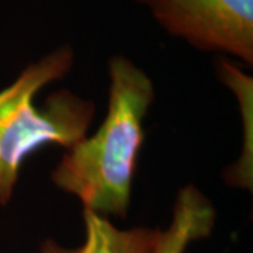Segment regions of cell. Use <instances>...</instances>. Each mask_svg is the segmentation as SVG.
Wrapping results in <instances>:
<instances>
[{"mask_svg":"<svg viewBox=\"0 0 253 253\" xmlns=\"http://www.w3.org/2000/svg\"><path fill=\"white\" fill-rule=\"evenodd\" d=\"M109 73L107 117L96 134L63 155L52 172V181L75 194L86 210L126 218L145 141L142 123L154 101V84L126 56L110 58Z\"/></svg>","mask_w":253,"mask_h":253,"instance_id":"obj_1","label":"cell"},{"mask_svg":"<svg viewBox=\"0 0 253 253\" xmlns=\"http://www.w3.org/2000/svg\"><path fill=\"white\" fill-rule=\"evenodd\" d=\"M69 45L59 46L28 65L16 82L0 91V206L13 196L18 173L30 155L46 145L68 151L86 138L94 104L69 90H59L37 107L36 94L62 79L73 65Z\"/></svg>","mask_w":253,"mask_h":253,"instance_id":"obj_2","label":"cell"},{"mask_svg":"<svg viewBox=\"0 0 253 253\" xmlns=\"http://www.w3.org/2000/svg\"><path fill=\"white\" fill-rule=\"evenodd\" d=\"M86 239L76 249H65L46 239L40 253H156L162 231L149 228L118 229L109 218L83 208Z\"/></svg>","mask_w":253,"mask_h":253,"instance_id":"obj_4","label":"cell"},{"mask_svg":"<svg viewBox=\"0 0 253 253\" xmlns=\"http://www.w3.org/2000/svg\"><path fill=\"white\" fill-rule=\"evenodd\" d=\"M215 211L199 190L187 186L179 191L172 224L161 234L156 253H184L193 241L210 235Z\"/></svg>","mask_w":253,"mask_h":253,"instance_id":"obj_5","label":"cell"},{"mask_svg":"<svg viewBox=\"0 0 253 253\" xmlns=\"http://www.w3.org/2000/svg\"><path fill=\"white\" fill-rule=\"evenodd\" d=\"M172 37L253 62V0H134Z\"/></svg>","mask_w":253,"mask_h":253,"instance_id":"obj_3","label":"cell"}]
</instances>
